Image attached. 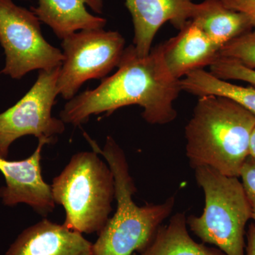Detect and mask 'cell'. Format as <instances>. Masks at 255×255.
I'll list each match as a JSON object with an SVG mask.
<instances>
[{"label": "cell", "instance_id": "cell-18", "mask_svg": "<svg viewBox=\"0 0 255 255\" xmlns=\"http://www.w3.org/2000/svg\"><path fill=\"white\" fill-rule=\"evenodd\" d=\"M210 72L224 80H239L255 87V70L242 65L239 62L219 56L210 66Z\"/></svg>", "mask_w": 255, "mask_h": 255}, {"label": "cell", "instance_id": "cell-12", "mask_svg": "<svg viewBox=\"0 0 255 255\" xmlns=\"http://www.w3.org/2000/svg\"><path fill=\"white\" fill-rule=\"evenodd\" d=\"M162 47L166 65L178 80L211 66L219 58L221 49L192 21L179 30L177 36L162 43Z\"/></svg>", "mask_w": 255, "mask_h": 255}, {"label": "cell", "instance_id": "cell-17", "mask_svg": "<svg viewBox=\"0 0 255 255\" xmlns=\"http://www.w3.org/2000/svg\"><path fill=\"white\" fill-rule=\"evenodd\" d=\"M219 56L231 58L255 70V29L226 43L220 50Z\"/></svg>", "mask_w": 255, "mask_h": 255}, {"label": "cell", "instance_id": "cell-9", "mask_svg": "<svg viewBox=\"0 0 255 255\" xmlns=\"http://www.w3.org/2000/svg\"><path fill=\"white\" fill-rule=\"evenodd\" d=\"M46 144V140H38L33 154L23 160L10 161L0 157V172L6 182V186L0 189V197L4 205L13 206L22 203L42 216L54 209L51 186L43 180L41 172V151Z\"/></svg>", "mask_w": 255, "mask_h": 255}, {"label": "cell", "instance_id": "cell-21", "mask_svg": "<svg viewBox=\"0 0 255 255\" xmlns=\"http://www.w3.org/2000/svg\"><path fill=\"white\" fill-rule=\"evenodd\" d=\"M246 255H255V224L252 223L247 233Z\"/></svg>", "mask_w": 255, "mask_h": 255}, {"label": "cell", "instance_id": "cell-20", "mask_svg": "<svg viewBox=\"0 0 255 255\" xmlns=\"http://www.w3.org/2000/svg\"><path fill=\"white\" fill-rule=\"evenodd\" d=\"M230 9L246 14L255 29V0H221Z\"/></svg>", "mask_w": 255, "mask_h": 255}, {"label": "cell", "instance_id": "cell-10", "mask_svg": "<svg viewBox=\"0 0 255 255\" xmlns=\"http://www.w3.org/2000/svg\"><path fill=\"white\" fill-rule=\"evenodd\" d=\"M134 27L133 46L140 56H146L159 28L170 23L182 29L194 14L193 0H125Z\"/></svg>", "mask_w": 255, "mask_h": 255}, {"label": "cell", "instance_id": "cell-7", "mask_svg": "<svg viewBox=\"0 0 255 255\" xmlns=\"http://www.w3.org/2000/svg\"><path fill=\"white\" fill-rule=\"evenodd\" d=\"M126 41L118 31L104 28L82 30L62 40L64 60L57 87L64 100L76 96L82 85L93 79H104L118 66Z\"/></svg>", "mask_w": 255, "mask_h": 255}, {"label": "cell", "instance_id": "cell-22", "mask_svg": "<svg viewBox=\"0 0 255 255\" xmlns=\"http://www.w3.org/2000/svg\"><path fill=\"white\" fill-rule=\"evenodd\" d=\"M250 157L255 160V127L253 130L251 139V145H250Z\"/></svg>", "mask_w": 255, "mask_h": 255}, {"label": "cell", "instance_id": "cell-14", "mask_svg": "<svg viewBox=\"0 0 255 255\" xmlns=\"http://www.w3.org/2000/svg\"><path fill=\"white\" fill-rule=\"evenodd\" d=\"M191 21L221 48L254 29L246 14L230 9L221 0H204L196 3Z\"/></svg>", "mask_w": 255, "mask_h": 255}, {"label": "cell", "instance_id": "cell-19", "mask_svg": "<svg viewBox=\"0 0 255 255\" xmlns=\"http://www.w3.org/2000/svg\"><path fill=\"white\" fill-rule=\"evenodd\" d=\"M244 187L250 206L251 219L255 221V160L248 157L241 169L240 177Z\"/></svg>", "mask_w": 255, "mask_h": 255}, {"label": "cell", "instance_id": "cell-11", "mask_svg": "<svg viewBox=\"0 0 255 255\" xmlns=\"http://www.w3.org/2000/svg\"><path fill=\"white\" fill-rule=\"evenodd\" d=\"M5 255H94L93 244L64 224L43 219L25 229Z\"/></svg>", "mask_w": 255, "mask_h": 255}, {"label": "cell", "instance_id": "cell-5", "mask_svg": "<svg viewBox=\"0 0 255 255\" xmlns=\"http://www.w3.org/2000/svg\"><path fill=\"white\" fill-rule=\"evenodd\" d=\"M194 169L205 207L200 216L187 220L188 226L203 243L214 245L225 255H246V227L252 214L239 177L223 175L209 167Z\"/></svg>", "mask_w": 255, "mask_h": 255}, {"label": "cell", "instance_id": "cell-8", "mask_svg": "<svg viewBox=\"0 0 255 255\" xmlns=\"http://www.w3.org/2000/svg\"><path fill=\"white\" fill-rule=\"evenodd\" d=\"M60 67L39 70L36 82L16 105L0 114V157L6 158L10 146L19 137L33 135L53 143L65 130V123L52 116L58 93Z\"/></svg>", "mask_w": 255, "mask_h": 255}, {"label": "cell", "instance_id": "cell-15", "mask_svg": "<svg viewBox=\"0 0 255 255\" xmlns=\"http://www.w3.org/2000/svg\"><path fill=\"white\" fill-rule=\"evenodd\" d=\"M141 255H226L194 241L188 232L185 215L177 213L167 226L158 228L153 241Z\"/></svg>", "mask_w": 255, "mask_h": 255}, {"label": "cell", "instance_id": "cell-3", "mask_svg": "<svg viewBox=\"0 0 255 255\" xmlns=\"http://www.w3.org/2000/svg\"><path fill=\"white\" fill-rule=\"evenodd\" d=\"M93 150L105 157L115 183L117 211L108 220L93 244L94 255H132L150 246L163 221L172 213L174 196L158 204L137 206L132 199L136 191L123 150L113 137H107L103 149L89 137Z\"/></svg>", "mask_w": 255, "mask_h": 255}, {"label": "cell", "instance_id": "cell-2", "mask_svg": "<svg viewBox=\"0 0 255 255\" xmlns=\"http://www.w3.org/2000/svg\"><path fill=\"white\" fill-rule=\"evenodd\" d=\"M255 116L222 97H199L185 127L186 155L193 168L209 167L240 177L250 157Z\"/></svg>", "mask_w": 255, "mask_h": 255}, {"label": "cell", "instance_id": "cell-1", "mask_svg": "<svg viewBox=\"0 0 255 255\" xmlns=\"http://www.w3.org/2000/svg\"><path fill=\"white\" fill-rule=\"evenodd\" d=\"M117 68L98 87L65 104L60 114L64 123L78 127L92 115H110L130 105L142 107V118L152 125H165L177 119L174 102L182 91L180 80L169 72L162 44L143 57L137 54L133 45L127 47Z\"/></svg>", "mask_w": 255, "mask_h": 255}, {"label": "cell", "instance_id": "cell-4", "mask_svg": "<svg viewBox=\"0 0 255 255\" xmlns=\"http://www.w3.org/2000/svg\"><path fill=\"white\" fill-rule=\"evenodd\" d=\"M50 186L55 204L65 209L67 228L82 234L100 233L110 219L115 183L97 152L75 154Z\"/></svg>", "mask_w": 255, "mask_h": 255}, {"label": "cell", "instance_id": "cell-6", "mask_svg": "<svg viewBox=\"0 0 255 255\" xmlns=\"http://www.w3.org/2000/svg\"><path fill=\"white\" fill-rule=\"evenodd\" d=\"M0 44L5 55L1 73L14 80L33 70L58 68L64 60L63 52L43 37L36 15L13 0H0Z\"/></svg>", "mask_w": 255, "mask_h": 255}, {"label": "cell", "instance_id": "cell-16", "mask_svg": "<svg viewBox=\"0 0 255 255\" xmlns=\"http://www.w3.org/2000/svg\"><path fill=\"white\" fill-rule=\"evenodd\" d=\"M182 91L200 97L214 95L233 101L255 116V87H243L222 80L204 69L180 80Z\"/></svg>", "mask_w": 255, "mask_h": 255}, {"label": "cell", "instance_id": "cell-13", "mask_svg": "<svg viewBox=\"0 0 255 255\" xmlns=\"http://www.w3.org/2000/svg\"><path fill=\"white\" fill-rule=\"evenodd\" d=\"M86 4L101 12L102 0H38V6L31 10L63 40L75 32L104 28L107 24L105 18L90 14Z\"/></svg>", "mask_w": 255, "mask_h": 255}]
</instances>
